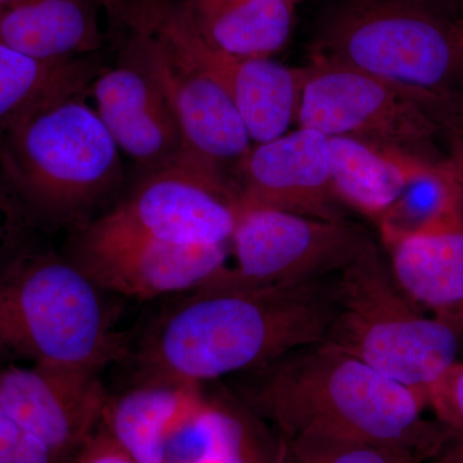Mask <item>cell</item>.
<instances>
[{"mask_svg":"<svg viewBox=\"0 0 463 463\" xmlns=\"http://www.w3.org/2000/svg\"><path fill=\"white\" fill-rule=\"evenodd\" d=\"M336 313V274L295 285L207 282L156 317L137 352L139 381L203 385L323 343Z\"/></svg>","mask_w":463,"mask_h":463,"instance_id":"6da1fadb","label":"cell"},{"mask_svg":"<svg viewBox=\"0 0 463 463\" xmlns=\"http://www.w3.org/2000/svg\"><path fill=\"white\" fill-rule=\"evenodd\" d=\"M239 398L279 437L319 435L405 448L423 459L453 437L423 419L428 399L331 344H313L243 373Z\"/></svg>","mask_w":463,"mask_h":463,"instance_id":"7a4b0ae2","label":"cell"},{"mask_svg":"<svg viewBox=\"0 0 463 463\" xmlns=\"http://www.w3.org/2000/svg\"><path fill=\"white\" fill-rule=\"evenodd\" d=\"M94 78L48 94L0 136V175L32 221L80 223L120 188V149L85 102Z\"/></svg>","mask_w":463,"mask_h":463,"instance_id":"3957f363","label":"cell"},{"mask_svg":"<svg viewBox=\"0 0 463 463\" xmlns=\"http://www.w3.org/2000/svg\"><path fill=\"white\" fill-rule=\"evenodd\" d=\"M309 57L412 88L463 118V21L420 0H326Z\"/></svg>","mask_w":463,"mask_h":463,"instance_id":"277c9868","label":"cell"},{"mask_svg":"<svg viewBox=\"0 0 463 463\" xmlns=\"http://www.w3.org/2000/svg\"><path fill=\"white\" fill-rule=\"evenodd\" d=\"M103 292L71 259L20 252L0 273V355L99 373L127 352Z\"/></svg>","mask_w":463,"mask_h":463,"instance_id":"5b68a950","label":"cell"},{"mask_svg":"<svg viewBox=\"0 0 463 463\" xmlns=\"http://www.w3.org/2000/svg\"><path fill=\"white\" fill-rule=\"evenodd\" d=\"M325 341L425 397L458 353L453 323L426 315L402 291L373 241L336 274V313Z\"/></svg>","mask_w":463,"mask_h":463,"instance_id":"8992f818","label":"cell"},{"mask_svg":"<svg viewBox=\"0 0 463 463\" xmlns=\"http://www.w3.org/2000/svg\"><path fill=\"white\" fill-rule=\"evenodd\" d=\"M124 47L156 79L181 124L184 156L236 175L254 143L230 94L191 50L190 26L176 0H108Z\"/></svg>","mask_w":463,"mask_h":463,"instance_id":"52a82bcc","label":"cell"},{"mask_svg":"<svg viewBox=\"0 0 463 463\" xmlns=\"http://www.w3.org/2000/svg\"><path fill=\"white\" fill-rule=\"evenodd\" d=\"M298 125L328 138L352 137L392 146L430 160L452 156L463 141V118L412 90L337 63L303 66Z\"/></svg>","mask_w":463,"mask_h":463,"instance_id":"ba28073f","label":"cell"},{"mask_svg":"<svg viewBox=\"0 0 463 463\" xmlns=\"http://www.w3.org/2000/svg\"><path fill=\"white\" fill-rule=\"evenodd\" d=\"M371 241L361 225L347 219L240 210L231 239L236 264L207 282L261 288L326 279L345 269Z\"/></svg>","mask_w":463,"mask_h":463,"instance_id":"9c48e42d","label":"cell"},{"mask_svg":"<svg viewBox=\"0 0 463 463\" xmlns=\"http://www.w3.org/2000/svg\"><path fill=\"white\" fill-rule=\"evenodd\" d=\"M240 213L236 182L187 156L151 170L96 219L111 230L185 246L228 243Z\"/></svg>","mask_w":463,"mask_h":463,"instance_id":"30bf717a","label":"cell"},{"mask_svg":"<svg viewBox=\"0 0 463 463\" xmlns=\"http://www.w3.org/2000/svg\"><path fill=\"white\" fill-rule=\"evenodd\" d=\"M227 259L228 243L176 245L93 221L79 234L71 260L103 291L143 301L199 288Z\"/></svg>","mask_w":463,"mask_h":463,"instance_id":"8fae6325","label":"cell"},{"mask_svg":"<svg viewBox=\"0 0 463 463\" xmlns=\"http://www.w3.org/2000/svg\"><path fill=\"white\" fill-rule=\"evenodd\" d=\"M99 374L50 365H3L0 408L21 431L71 462L99 426L108 401Z\"/></svg>","mask_w":463,"mask_h":463,"instance_id":"7c38bea8","label":"cell"},{"mask_svg":"<svg viewBox=\"0 0 463 463\" xmlns=\"http://www.w3.org/2000/svg\"><path fill=\"white\" fill-rule=\"evenodd\" d=\"M240 210L346 219L332 184L330 138L307 128L252 146L237 170Z\"/></svg>","mask_w":463,"mask_h":463,"instance_id":"4fadbf2b","label":"cell"},{"mask_svg":"<svg viewBox=\"0 0 463 463\" xmlns=\"http://www.w3.org/2000/svg\"><path fill=\"white\" fill-rule=\"evenodd\" d=\"M96 111L120 152L151 170L178 160L184 139L163 88L132 52L96 75L90 85Z\"/></svg>","mask_w":463,"mask_h":463,"instance_id":"5bb4252c","label":"cell"},{"mask_svg":"<svg viewBox=\"0 0 463 463\" xmlns=\"http://www.w3.org/2000/svg\"><path fill=\"white\" fill-rule=\"evenodd\" d=\"M203 69L230 94L254 145L272 141L298 123L303 67L272 58H240L206 44Z\"/></svg>","mask_w":463,"mask_h":463,"instance_id":"9a60e30c","label":"cell"},{"mask_svg":"<svg viewBox=\"0 0 463 463\" xmlns=\"http://www.w3.org/2000/svg\"><path fill=\"white\" fill-rule=\"evenodd\" d=\"M205 399L199 385L137 381L108 397L99 423L137 463H165L170 438Z\"/></svg>","mask_w":463,"mask_h":463,"instance_id":"2e32d148","label":"cell"},{"mask_svg":"<svg viewBox=\"0 0 463 463\" xmlns=\"http://www.w3.org/2000/svg\"><path fill=\"white\" fill-rule=\"evenodd\" d=\"M443 161L352 137L330 138L332 184L337 199L373 222L408 185L434 173Z\"/></svg>","mask_w":463,"mask_h":463,"instance_id":"e0dca14e","label":"cell"},{"mask_svg":"<svg viewBox=\"0 0 463 463\" xmlns=\"http://www.w3.org/2000/svg\"><path fill=\"white\" fill-rule=\"evenodd\" d=\"M100 0H25L0 8V44L42 62H66L103 43Z\"/></svg>","mask_w":463,"mask_h":463,"instance_id":"ac0fdd59","label":"cell"},{"mask_svg":"<svg viewBox=\"0 0 463 463\" xmlns=\"http://www.w3.org/2000/svg\"><path fill=\"white\" fill-rule=\"evenodd\" d=\"M201 39L240 58H272L288 45L295 25L288 0H176Z\"/></svg>","mask_w":463,"mask_h":463,"instance_id":"d6986e66","label":"cell"},{"mask_svg":"<svg viewBox=\"0 0 463 463\" xmlns=\"http://www.w3.org/2000/svg\"><path fill=\"white\" fill-rule=\"evenodd\" d=\"M392 277L423 310L452 323L463 316V222L386 250Z\"/></svg>","mask_w":463,"mask_h":463,"instance_id":"ffe728a7","label":"cell"},{"mask_svg":"<svg viewBox=\"0 0 463 463\" xmlns=\"http://www.w3.org/2000/svg\"><path fill=\"white\" fill-rule=\"evenodd\" d=\"M463 167L455 154L408 185L374 221L388 250L401 241L462 223Z\"/></svg>","mask_w":463,"mask_h":463,"instance_id":"44dd1931","label":"cell"},{"mask_svg":"<svg viewBox=\"0 0 463 463\" xmlns=\"http://www.w3.org/2000/svg\"><path fill=\"white\" fill-rule=\"evenodd\" d=\"M83 60L42 62L0 44V136L35 103L99 72Z\"/></svg>","mask_w":463,"mask_h":463,"instance_id":"7402d4cb","label":"cell"},{"mask_svg":"<svg viewBox=\"0 0 463 463\" xmlns=\"http://www.w3.org/2000/svg\"><path fill=\"white\" fill-rule=\"evenodd\" d=\"M405 448L319 435L279 437L273 463H422Z\"/></svg>","mask_w":463,"mask_h":463,"instance_id":"603a6c76","label":"cell"},{"mask_svg":"<svg viewBox=\"0 0 463 463\" xmlns=\"http://www.w3.org/2000/svg\"><path fill=\"white\" fill-rule=\"evenodd\" d=\"M428 407L439 422L453 432H463V364L456 362L428 390Z\"/></svg>","mask_w":463,"mask_h":463,"instance_id":"cb8c5ba5","label":"cell"},{"mask_svg":"<svg viewBox=\"0 0 463 463\" xmlns=\"http://www.w3.org/2000/svg\"><path fill=\"white\" fill-rule=\"evenodd\" d=\"M30 221L25 207L0 175V263L14 254Z\"/></svg>","mask_w":463,"mask_h":463,"instance_id":"d4e9b609","label":"cell"},{"mask_svg":"<svg viewBox=\"0 0 463 463\" xmlns=\"http://www.w3.org/2000/svg\"><path fill=\"white\" fill-rule=\"evenodd\" d=\"M70 463H137L99 423Z\"/></svg>","mask_w":463,"mask_h":463,"instance_id":"484cf974","label":"cell"},{"mask_svg":"<svg viewBox=\"0 0 463 463\" xmlns=\"http://www.w3.org/2000/svg\"><path fill=\"white\" fill-rule=\"evenodd\" d=\"M12 463H70L38 438L23 432Z\"/></svg>","mask_w":463,"mask_h":463,"instance_id":"4316f807","label":"cell"},{"mask_svg":"<svg viewBox=\"0 0 463 463\" xmlns=\"http://www.w3.org/2000/svg\"><path fill=\"white\" fill-rule=\"evenodd\" d=\"M435 463H463V432H453Z\"/></svg>","mask_w":463,"mask_h":463,"instance_id":"83f0119b","label":"cell"},{"mask_svg":"<svg viewBox=\"0 0 463 463\" xmlns=\"http://www.w3.org/2000/svg\"><path fill=\"white\" fill-rule=\"evenodd\" d=\"M453 20L463 21V0H420Z\"/></svg>","mask_w":463,"mask_h":463,"instance_id":"f1b7e54d","label":"cell"},{"mask_svg":"<svg viewBox=\"0 0 463 463\" xmlns=\"http://www.w3.org/2000/svg\"><path fill=\"white\" fill-rule=\"evenodd\" d=\"M25 2V0H0V8H5L9 7V5H17V3H23ZM102 2L103 7H105L106 3H108V0H100Z\"/></svg>","mask_w":463,"mask_h":463,"instance_id":"f546056e","label":"cell"},{"mask_svg":"<svg viewBox=\"0 0 463 463\" xmlns=\"http://www.w3.org/2000/svg\"><path fill=\"white\" fill-rule=\"evenodd\" d=\"M455 155L457 157H458L459 163H461L463 167V141L461 145L458 146V148L456 149Z\"/></svg>","mask_w":463,"mask_h":463,"instance_id":"4dcf8cb0","label":"cell"},{"mask_svg":"<svg viewBox=\"0 0 463 463\" xmlns=\"http://www.w3.org/2000/svg\"><path fill=\"white\" fill-rule=\"evenodd\" d=\"M288 2H292L295 3V5H298V3L300 2V0H288Z\"/></svg>","mask_w":463,"mask_h":463,"instance_id":"1f68e13d","label":"cell"}]
</instances>
